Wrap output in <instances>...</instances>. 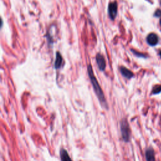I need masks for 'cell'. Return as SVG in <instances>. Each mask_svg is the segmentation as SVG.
Listing matches in <instances>:
<instances>
[{"label":"cell","mask_w":161,"mask_h":161,"mask_svg":"<svg viewBox=\"0 0 161 161\" xmlns=\"http://www.w3.org/2000/svg\"><path fill=\"white\" fill-rule=\"evenodd\" d=\"M160 92H161V85H156L152 89V95H157Z\"/></svg>","instance_id":"30bf717a"},{"label":"cell","mask_w":161,"mask_h":161,"mask_svg":"<svg viewBox=\"0 0 161 161\" xmlns=\"http://www.w3.org/2000/svg\"><path fill=\"white\" fill-rule=\"evenodd\" d=\"M60 156L61 161H73L72 159L69 155V153L67 152L66 150L62 149L60 151Z\"/></svg>","instance_id":"ba28073f"},{"label":"cell","mask_w":161,"mask_h":161,"mask_svg":"<svg viewBox=\"0 0 161 161\" xmlns=\"http://www.w3.org/2000/svg\"><path fill=\"white\" fill-rule=\"evenodd\" d=\"M147 43L151 46H155L158 44L159 38L156 34H150L147 37Z\"/></svg>","instance_id":"5b68a950"},{"label":"cell","mask_w":161,"mask_h":161,"mask_svg":"<svg viewBox=\"0 0 161 161\" xmlns=\"http://www.w3.org/2000/svg\"><path fill=\"white\" fill-rule=\"evenodd\" d=\"M132 52H133L134 54L136 55V56H137V57H144V58H145V57H147V56L144 54H143V53H140V52H136L135 50H132Z\"/></svg>","instance_id":"8fae6325"},{"label":"cell","mask_w":161,"mask_h":161,"mask_svg":"<svg viewBox=\"0 0 161 161\" xmlns=\"http://www.w3.org/2000/svg\"><path fill=\"white\" fill-rule=\"evenodd\" d=\"M118 5L116 2L111 3L108 5V14L109 16L112 20H114L117 15Z\"/></svg>","instance_id":"3957f363"},{"label":"cell","mask_w":161,"mask_h":161,"mask_svg":"<svg viewBox=\"0 0 161 161\" xmlns=\"http://www.w3.org/2000/svg\"><path fill=\"white\" fill-rule=\"evenodd\" d=\"M146 161H156L154 151L152 147H149L145 151Z\"/></svg>","instance_id":"8992f818"},{"label":"cell","mask_w":161,"mask_h":161,"mask_svg":"<svg viewBox=\"0 0 161 161\" xmlns=\"http://www.w3.org/2000/svg\"><path fill=\"white\" fill-rule=\"evenodd\" d=\"M3 25V20L1 19V18L0 17V28H1Z\"/></svg>","instance_id":"4fadbf2b"},{"label":"cell","mask_w":161,"mask_h":161,"mask_svg":"<svg viewBox=\"0 0 161 161\" xmlns=\"http://www.w3.org/2000/svg\"><path fill=\"white\" fill-rule=\"evenodd\" d=\"M62 62H63V59H62V57L61 55V54L59 52H57L56 53V58H55V64H54V66L55 69H59V68L62 66Z\"/></svg>","instance_id":"9c48e42d"},{"label":"cell","mask_w":161,"mask_h":161,"mask_svg":"<svg viewBox=\"0 0 161 161\" xmlns=\"http://www.w3.org/2000/svg\"><path fill=\"white\" fill-rule=\"evenodd\" d=\"M160 57H161V51H160Z\"/></svg>","instance_id":"9a60e30c"},{"label":"cell","mask_w":161,"mask_h":161,"mask_svg":"<svg viewBox=\"0 0 161 161\" xmlns=\"http://www.w3.org/2000/svg\"><path fill=\"white\" fill-rule=\"evenodd\" d=\"M96 60L99 67V69L101 71H105L106 68V61L103 55L100 54V53H98L96 57Z\"/></svg>","instance_id":"277c9868"},{"label":"cell","mask_w":161,"mask_h":161,"mask_svg":"<svg viewBox=\"0 0 161 161\" xmlns=\"http://www.w3.org/2000/svg\"><path fill=\"white\" fill-rule=\"evenodd\" d=\"M160 5H161V0H160Z\"/></svg>","instance_id":"2e32d148"},{"label":"cell","mask_w":161,"mask_h":161,"mask_svg":"<svg viewBox=\"0 0 161 161\" xmlns=\"http://www.w3.org/2000/svg\"><path fill=\"white\" fill-rule=\"evenodd\" d=\"M120 73L122 74V76L125 78L128 79H130L132 77H134V73L129 69H128L127 68L125 67L121 66L120 67Z\"/></svg>","instance_id":"52a82bcc"},{"label":"cell","mask_w":161,"mask_h":161,"mask_svg":"<svg viewBox=\"0 0 161 161\" xmlns=\"http://www.w3.org/2000/svg\"><path fill=\"white\" fill-rule=\"evenodd\" d=\"M88 73L89 77L90 79V81L91 82L92 86V87H93L94 91L95 92L96 96H97V97L99 99L100 103H101L103 107H105V108L108 109V104H107L104 92H103L101 86H100V85L98 83L97 79H96L91 65H89L88 66Z\"/></svg>","instance_id":"6da1fadb"},{"label":"cell","mask_w":161,"mask_h":161,"mask_svg":"<svg viewBox=\"0 0 161 161\" xmlns=\"http://www.w3.org/2000/svg\"><path fill=\"white\" fill-rule=\"evenodd\" d=\"M154 16L157 17V18H159V17H160L161 16V10H157L156 11V12L154 13V15H153Z\"/></svg>","instance_id":"7c38bea8"},{"label":"cell","mask_w":161,"mask_h":161,"mask_svg":"<svg viewBox=\"0 0 161 161\" xmlns=\"http://www.w3.org/2000/svg\"><path fill=\"white\" fill-rule=\"evenodd\" d=\"M120 130L123 140L125 142H128L130 138V128L128 121L125 119H123L120 122Z\"/></svg>","instance_id":"7a4b0ae2"},{"label":"cell","mask_w":161,"mask_h":161,"mask_svg":"<svg viewBox=\"0 0 161 161\" xmlns=\"http://www.w3.org/2000/svg\"><path fill=\"white\" fill-rule=\"evenodd\" d=\"M160 26H161V19H160Z\"/></svg>","instance_id":"5bb4252c"}]
</instances>
